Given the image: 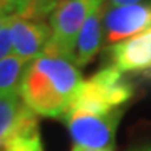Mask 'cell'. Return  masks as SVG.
Wrapping results in <instances>:
<instances>
[{
    "label": "cell",
    "mask_w": 151,
    "mask_h": 151,
    "mask_svg": "<svg viewBox=\"0 0 151 151\" xmlns=\"http://www.w3.org/2000/svg\"><path fill=\"white\" fill-rule=\"evenodd\" d=\"M104 42L116 45L151 28V1L111 7L102 4Z\"/></svg>",
    "instance_id": "5"
},
{
    "label": "cell",
    "mask_w": 151,
    "mask_h": 151,
    "mask_svg": "<svg viewBox=\"0 0 151 151\" xmlns=\"http://www.w3.org/2000/svg\"><path fill=\"white\" fill-rule=\"evenodd\" d=\"M0 13H4V14H10L14 13L13 11V3L11 0H0Z\"/></svg>",
    "instance_id": "16"
},
{
    "label": "cell",
    "mask_w": 151,
    "mask_h": 151,
    "mask_svg": "<svg viewBox=\"0 0 151 151\" xmlns=\"http://www.w3.org/2000/svg\"><path fill=\"white\" fill-rule=\"evenodd\" d=\"M13 16H14V14H11V16H10V14H0V29L4 27L7 22H10V21H11Z\"/></svg>",
    "instance_id": "17"
},
{
    "label": "cell",
    "mask_w": 151,
    "mask_h": 151,
    "mask_svg": "<svg viewBox=\"0 0 151 151\" xmlns=\"http://www.w3.org/2000/svg\"><path fill=\"white\" fill-rule=\"evenodd\" d=\"M122 73L113 65L99 70L83 83L69 111L74 109L101 115L116 111L133 94L132 86L123 78Z\"/></svg>",
    "instance_id": "2"
},
{
    "label": "cell",
    "mask_w": 151,
    "mask_h": 151,
    "mask_svg": "<svg viewBox=\"0 0 151 151\" xmlns=\"http://www.w3.org/2000/svg\"><path fill=\"white\" fill-rule=\"evenodd\" d=\"M143 151H151V147H148V148H146V150H143Z\"/></svg>",
    "instance_id": "19"
},
{
    "label": "cell",
    "mask_w": 151,
    "mask_h": 151,
    "mask_svg": "<svg viewBox=\"0 0 151 151\" xmlns=\"http://www.w3.org/2000/svg\"><path fill=\"white\" fill-rule=\"evenodd\" d=\"M0 14H4V13H0Z\"/></svg>",
    "instance_id": "20"
},
{
    "label": "cell",
    "mask_w": 151,
    "mask_h": 151,
    "mask_svg": "<svg viewBox=\"0 0 151 151\" xmlns=\"http://www.w3.org/2000/svg\"><path fill=\"white\" fill-rule=\"evenodd\" d=\"M141 0H108V6L111 7H120V6H130L137 4Z\"/></svg>",
    "instance_id": "15"
},
{
    "label": "cell",
    "mask_w": 151,
    "mask_h": 151,
    "mask_svg": "<svg viewBox=\"0 0 151 151\" xmlns=\"http://www.w3.org/2000/svg\"><path fill=\"white\" fill-rule=\"evenodd\" d=\"M111 58L120 71L151 69V28L123 42L112 45Z\"/></svg>",
    "instance_id": "7"
},
{
    "label": "cell",
    "mask_w": 151,
    "mask_h": 151,
    "mask_svg": "<svg viewBox=\"0 0 151 151\" xmlns=\"http://www.w3.org/2000/svg\"><path fill=\"white\" fill-rule=\"evenodd\" d=\"M59 3L60 0H32L20 17L32 21H41L43 17L52 14Z\"/></svg>",
    "instance_id": "12"
},
{
    "label": "cell",
    "mask_w": 151,
    "mask_h": 151,
    "mask_svg": "<svg viewBox=\"0 0 151 151\" xmlns=\"http://www.w3.org/2000/svg\"><path fill=\"white\" fill-rule=\"evenodd\" d=\"M32 0H11L13 3V11L16 16H21L22 11L27 9V6L31 3Z\"/></svg>",
    "instance_id": "14"
},
{
    "label": "cell",
    "mask_w": 151,
    "mask_h": 151,
    "mask_svg": "<svg viewBox=\"0 0 151 151\" xmlns=\"http://www.w3.org/2000/svg\"><path fill=\"white\" fill-rule=\"evenodd\" d=\"M63 119L77 146L88 150L113 151L116 127L120 120L119 109L102 115L71 109Z\"/></svg>",
    "instance_id": "4"
},
{
    "label": "cell",
    "mask_w": 151,
    "mask_h": 151,
    "mask_svg": "<svg viewBox=\"0 0 151 151\" xmlns=\"http://www.w3.org/2000/svg\"><path fill=\"white\" fill-rule=\"evenodd\" d=\"M10 24H11V21L7 22L4 27L0 29V60L7 58V56H10L11 50H13V39H11Z\"/></svg>",
    "instance_id": "13"
},
{
    "label": "cell",
    "mask_w": 151,
    "mask_h": 151,
    "mask_svg": "<svg viewBox=\"0 0 151 151\" xmlns=\"http://www.w3.org/2000/svg\"><path fill=\"white\" fill-rule=\"evenodd\" d=\"M99 7L101 1L98 0H60L49 17L52 37L42 53L63 56L73 62L76 41L81 28Z\"/></svg>",
    "instance_id": "3"
},
{
    "label": "cell",
    "mask_w": 151,
    "mask_h": 151,
    "mask_svg": "<svg viewBox=\"0 0 151 151\" xmlns=\"http://www.w3.org/2000/svg\"><path fill=\"white\" fill-rule=\"evenodd\" d=\"M77 66L63 56L41 53L25 67L20 97L41 116H65L83 86Z\"/></svg>",
    "instance_id": "1"
},
{
    "label": "cell",
    "mask_w": 151,
    "mask_h": 151,
    "mask_svg": "<svg viewBox=\"0 0 151 151\" xmlns=\"http://www.w3.org/2000/svg\"><path fill=\"white\" fill-rule=\"evenodd\" d=\"M73 151H97V150H88V148H84V147L76 146L74 148H73Z\"/></svg>",
    "instance_id": "18"
},
{
    "label": "cell",
    "mask_w": 151,
    "mask_h": 151,
    "mask_svg": "<svg viewBox=\"0 0 151 151\" xmlns=\"http://www.w3.org/2000/svg\"><path fill=\"white\" fill-rule=\"evenodd\" d=\"M13 53L29 63L37 59L52 37V28L43 21H32L20 16L13 17L10 24Z\"/></svg>",
    "instance_id": "6"
},
{
    "label": "cell",
    "mask_w": 151,
    "mask_h": 151,
    "mask_svg": "<svg viewBox=\"0 0 151 151\" xmlns=\"http://www.w3.org/2000/svg\"><path fill=\"white\" fill-rule=\"evenodd\" d=\"M104 43L102 28V4L87 18L80 34L76 41V48L73 53V63L76 66H86L97 55L101 45Z\"/></svg>",
    "instance_id": "8"
},
{
    "label": "cell",
    "mask_w": 151,
    "mask_h": 151,
    "mask_svg": "<svg viewBox=\"0 0 151 151\" xmlns=\"http://www.w3.org/2000/svg\"><path fill=\"white\" fill-rule=\"evenodd\" d=\"M27 62L11 53L0 60V94H20Z\"/></svg>",
    "instance_id": "11"
},
{
    "label": "cell",
    "mask_w": 151,
    "mask_h": 151,
    "mask_svg": "<svg viewBox=\"0 0 151 151\" xmlns=\"http://www.w3.org/2000/svg\"><path fill=\"white\" fill-rule=\"evenodd\" d=\"M98 1H101V0H98Z\"/></svg>",
    "instance_id": "21"
},
{
    "label": "cell",
    "mask_w": 151,
    "mask_h": 151,
    "mask_svg": "<svg viewBox=\"0 0 151 151\" xmlns=\"http://www.w3.org/2000/svg\"><path fill=\"white\" fill-rule=\"evenodd\" d=\"M3 151H43L37 113L28 109L17 129L3 144Z\"/></svg>",
    "instance_id": "9"
},
{
    "label": "cell",
    "mask_w": 151,
    "mask_h": 151,
    "mask_svg": "<svg viewBox=\"0 0 151 151\" xmlns=\"http://www.w3.org/2000/svg\"><path fill=\"white\" fill-rule=\"evenodd\" d=\"M28 109L20 94H0V148H3Z\"/></svg>",
    "instance_id": "10"
}]
</instances>
